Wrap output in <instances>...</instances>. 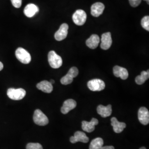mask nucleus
<instances>
[{"label": "nucleus", "mask_w": 149, "mask_h": 149, "mask_svg": "<svg viewBox=\"0 0 149 149\" xmlns=\"http://www.w3.org/2000/svg\"><path fill=\"white\" fill-rule=\"evenodd\" d=\"M87 18V15L85 12L82 10H78L76 11L72 16V20L77 26H82L85 23Z\"/></svg>", "instance_id": "nucleus-6"}, {"label": "nucleus", "mask_w": 149, "mask_h": 149, "mask_svg": "<svg viewBox=\"0 0 149 149\" xmlns=\"http://www.w3.org/2000/svg\"><path fill=\"white\" fill-rule=\"evenodd\" d=\"M105 6L101 2H96L91 6V13L93 17H98L101 16L104 10Z\"/></svg>", "instance_id": "nucleus-12"}, {"label": "nucleus", "mask_w": 149, "mask_h": 149, "mask_svg": "<svg viewBox=\"0 0 149 149\" xmlns=\"http://www.w3.org/2000/svg\"><path fill=\"white\" fill-rule=\"evenodd\" d=\"M68 74H70L73 78H74L79 74V70L76 67H72L69 70Z\"/></svg>", "instance_id": "nucleus-25"}, {"label": "nucleus", "mask_w": 149, "mask_h": 149, "mask_svg": "<svg viewBox=\"0 0 149 149\" xmlns=\"http://www.w3.org/2000/svg\"><path fill=\"white\" fill-rule=\"evenodd\" d=\"M39 11V8L37 6L33 3H29L24 8V13L27 17L31 18L35 16Z\"/></svg>", "instance_id": "nucleus-17"}, {"label": "nucleus", "mask_w": 149, "mask_h": 149, "mask_svg": "<svg viewBox=\"0 0 149 149\" xmlns=\"http://www.w3.org/2000/svg\"><path fill=\"white\" fill-rule=\"evenodd\" d=\"M141 24L142 27L147 31H149V17L148 16H145L141 19Z\"/></svg>", "instance_id": "nucleus-23"}, {"label": "nucleus", "mask_w": 149, "mask_h": 149, "mask_svg": "<svg viewBox=\"0 0 149 149\" xmlns=\"http://www.w3.org/2000/svg\"><path fill=\"white\" fill-rule=\"evenodd\" d=\"M112 44V39L110 32H107L102 35L101 48L103 50H108L111 48Z\"/></svg>", "instance_id": "nucleus-10"}, {"label": "nucleus", "mask_w": 149, "mask_h": 149, "mask_svg": "<svg viewBox=\"0 0 149 149\" xmlns=\"http://www.w3.org/2000/svg\"><path fill=\"white\" fill-rule=\"evenodd\" d=\"M97 111L98 114H100L102 117H108L110 116L112 114V106L111 104H109L107 106L99 105L97 107Z\"/></svg>", "instance_id": "nucleus-16"}, {"label": "nucleus", "mask_w": 149, "mask_h": 149, "mask_svg": "<svg viewBox=\"0 0 149 149\" xmlns=\"http://www.w3.org/2000/svg\"><path fill=\"white\" fill-rule=\"evenodd\" d=\"M149 70H148L146 71H143L141 72V74L136 76L135 78V82L138 85H143L145 82L149 79Z\"/></svg>", "instance_id": "nucleus-20"}, {"label": "nucleus", "mask_w": 149, "mask_h": 149, "mask_svg": "<svg viewBox=\"0 0 149 149\" xmlns=\"http://www.w3.org/2000/svg\"><path fill=\"white\" fill-rule=\"evenodd\" d=\"M37 87L38 89L47 93H51L53 90V85L48 81H43L38 83Z\"/></svg>", "instance_id": "nucleus-18"}, {"label": "nucleus", "mask_w": 149, "mask_h": 149, "mask_svg": "<svg viewBox=\"0 0 149 149\" xmlns=\"http://www.w3.org/2000/svg\"><path fill=\"white\" fill-rule=\"evenodd\" d=\"M103 140L101 138H97L91 142L89 149H100L103 146Z\"/></svg>", "instance_id": "nucleus-21"}, {"label": "nucleus", "mask_w": 149, "mask_h": 149, "mask_svg": "<svg viewBox=\"0 0 149 149\" xmlns=\"http://www.w3.org/2000/svg\"><path fill=\"white\" fill-rule=\"evenodd\" d=\"M129 1L130 5L133 7H138L141 2V0H129Z\"/></svg>", "instance_id": "nucleus-27"}, {"label": "nucleus", "mask_w": 149, "mask_h": 149, "mask_svg": "<svg viewBox=\"0 0 149 149\" xmlns=\"http://www.w3.org/2000/svg\"><path fill=\"white\" fill-rule=\"evenodd\" d=\"M8 97L12 100L19 101L22 100L26 95V92L23 88H9L7 92Z\"/></svg>", "instance_id": "nucleus-2"}, {"label": "nucleus", "mask_w": 149, "mask_h": 149, "mask_svg": "<svg viewBox=\"0 0 149 149\" xmlns=\"http://www.w3.org/2000/svg\"><path fill=\"white\" fill-rule=\"evenodd\" d=\"M111 125L113 128V130L116 133H122L123 130L126 128V124L125 123L119 122L116 118H111Z\"/></svg>", "instance_id": "nucleus-15"}, {"label": "nucleus", "mask_w": 149, "mask_h": 149, "mask_svg": "<svg viewBox=\"0 0 149 149\" xmlns=\"http://www.w3.org/2000/svg\"><path fill=\"white\" fill-rule=\"evenodd\" d=\"M138 119L139 122L144 125H148L149 123V110L144 107H141L138 111Z\"/></svg>", "instance_id": "nucleus-9"}, {"label": "nucleus", "mask_w": 149, "mask_h": 149, "mask_svg": "<svg viewBox=\"0 0 149 149\" xmlns=\"http://www.w3.org/2000/svg\"><path fill=\"white\" fill-rule=\"evenodd\" d=\"M73 79L74 78L70 74H67L65 76H64V77H63L61 78V79L60 80V82L63 85H69L72 82Z\"/></svg>", "instance_id": "nucleus-22"}, {"label": "nucleus", "mask_w": 149, "mask_h": 149, "mask_svg": "<svg viewBox=\"0 0 149 149\" xmlns=\"http://www.w3.org/2000/svg\"><path fill=\"white\" fill-rule=\"evenodd\" d=\"M3 69V64H2V62L0 61V71Z\"/></svg>", "instance_id": "nucleus-29"}, {"label": "nucleus", "mask_w": 149, "mask_h": 149, "mask_svg": "<svg viewBox=\"0 0 149 149\" xmlns=\"http://www.w3.org/2000/svg\"><path fill=\"white\" fill-rule=\"evenodd\" d=\"M77 106V103L74 100L69 99L64 102L63 105L61 108V112L64 114H68L69 112L74 109Z\"/></svg>", "instance_id": "nucleus-13"}, {"label": "nucleus", "mask_w": 149, "mask_h": 149, "mask_svg": "<svg viewBox=\"0 0 149 149\" xmlns=\"http://www.w3.org/2000/svg\"><path fill=\"white\" fill-rule=\"evenodd\" d=\"M12 5L15 8H19L21 7L22 0H11Z\"/></svg>", "instance_id": "nucleus-26"}, {"label": "nucleus", "mask_w": 149, "mask_h": 149, "mask_svg": "<svg viewBox=\"0 0 149 149\" xmlns=\"http://www.w3.org/2000/svg\"><path fill=\"white\" fill-rule=\"evenodd\" d=\"M48 61L50 66L53 69H58L63 65L61 57L53 50L48 54Z\"/></svg>", "instance_id": "nucleus-1"}, {"label": "nucleus", "mask_w": 149, "mask_h": 149, "mask_svg": "<svg viewBox=\"0 0 149 149\" xmlns=\"http://www.w3.org/2000/svg\"><path fill=\"white\" fill-rule=\"evenodd\" d=\"M50 82L52 84H53L55 83V81H54V80H50Z\"/></svg>", "instance_id": "nucleus-30"}, {"label": "nucleus", "mask_w": 149, "mask_h": 149, "mask_svg": "<svg viewBox=\"0 0 149 149\" xmlns=\"http://www.w3.org/2000/svg\"><path fill=\"white\" fill-rule=\"evenodd\" d=\"M70 141L72 144L76 143L77 142L87 143L88 142L89 139L86 136L85 133L80 131H77L74 133V136H72L70 138Z\"/></svg>", "instance_id": "nucleus-8"}, {"label": "nucleus", "mask_w": 149, "mask_h": 149, "mask_svg": "<svg viewBox=\"0 0 149 149\" xmlns=\"http://www.w3.org/2000/svg\"><path fill=\"white\" fill-rule=\"evenodd\" d=\"M98 124V120L96 118H92L90 122L83 121L82 122V129L85 132L91 133L95 129V126Z\"/></svg>", "instance_id": "nucleus-11"}, {"label": "nucleus", "mask_w": 149, "mask_h": 149, "mask_svg": "<svg viewBox=\"0 0 149 149\" xmlns=\"http://www.w3.org/2000/svg\"><path fill=\"white\" fill-rule=\"evenodd\" d=\"M113 74L116 77H120L122 80L127 79L129 76L128 70L119 66H116L113 68Z\"/></svg>", "instance_id": "nucleus-14"}, {"label": "nucleus", "mask_w": 149, "mask_h": 149, "mask_svg": "<svg viewBox=\"0 0 149 149\" xmlns=\"http://www.w3.org/2000/svg\"><path fill=\"white\" fill-rule=\"evenodd\" d=\"M15 54L17 59L23 64H29L31 61L32 58L31 54L23 48H18L16 50Z\"/></svg>", "instance_id": "nucleus-3"}, {"label": "nucleus", "mask_w": 149, "mask_h": 149, "mask_svg": "<svg viewBox=\"0 0 149 149\" xmlns=\"http://www.w3.org/2000/svg\"><path fill=\"white\" fill-rule=\"evenodd\" d=\"M144 1H147V2H148V4L149 5V0H144Z\"/></svg>", "instance_id": "nucleus-32"}, {"label": "nucleus", "mask_w": 149, "mask_h": 149, "mask_svg": "<svg viewBox=\"0 0 149 149\" xmlns=\"http://www.w3.org/2000/svg\"><path fill=\"white\" fill-rule=\"evenodd\" d=\"M69 26L66 23H63L59 28V30L54 35L55 39L58 41H61L65 39L68 34Z\"/></svg>", "instance_id": "nucleus-7"}, {"label": "nucleus", "mask_w": 149, "mask_h": 149, "mask_svg": "<svg viewBox=\"0 0 149 149\" xmlns=\"http://www.w3.org/2000/svg\"><path fill=\"white\" fill-rule=\"evenodd\" d=\"M26 149H43V146L39 143H29L27 145Z\"/></svg>", "instance_id": "nucleus-24"}, {"label": "nucleus", "mask_w": 149, "mask_h": 149, "mask_svg": "<svg viewBox=\"0 0 149 149\" xmlns=\"http://www.w3.org/2000/svg\"><path fill=\"white\" fill-rule=\"evenodd\" d=\"M87 86L92 91H101L104 89L106 85L103 80L96 79L89 81L87 83Z\"/></svg>", "instance_id": "nucleus-5"}, {"label": "nucleus", "mask_w": 149, "mask_h": 149, "mask_svg": "<svg viewBox=\"0 0 149 149\" xmlns=\"http://www.w3.org/2000/svg\"><path fill=\"white\" fill-rule=\"evenodd\" d=\"M139 149H146V148L145 147H141V148H140Z\"/></svg>", "instance_id": "nucleus-31"}, {"label": "nucleus", "mask_w": 149, "mask_h": 149, "mask_svg": "<svg viewBox=\"0 0 149 149\" xmlns=\"http://www.w3.org/2000/svg\"><path fill=\"white\" fill-rule=\"evenodd\" d=\"M100 149H115L114 147L113 146H102Z\"/></svg>", "instance_id": "nucleus-28"}, {"label": "nucleus", "mask_w": 149, "mask_h": 149, "mask_svg": "<svg viewBox=\"0 0 149 149\" xmlns=\"http://www.w3.org/2000/svg\"><path fill=\"white\" fill-rule=\"evenodd\" d=\"M100 42V39L98 35L92 34L86 42V44L88 48L95 49H96Z\"/></svg>", "instance_id": "nucleus-19"}, {"label": "nucleus", "mask_w": 149, "mask_h": 149, "mask_svg": "<svg viewBox=\"0 0 149 149\" xmlns=\"http://www.w3.org/2000/svg\"><path fill=\"white\" fill-rule=\"evenodd\" d=\"M33 120L36 124L40 126H45L49 123L48 117L40 109H36L34 111Z\"/></svg>", "instance_id": "nucleus-4"}]
</instances>
